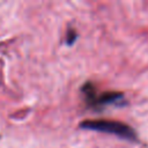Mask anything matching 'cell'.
Instances as JSON below:
<instances>
[{
	"label": "cell",
	"mask_w": 148,
	"mask_h": 148,
	"mask_svg": "<svg viewBox=\"0 0 148 148\" xmlns=\"http://www.w3.org/2000/svg\"><path fill=\"white\" fill-rule=\"evenodd\" d=\"M80 126L84 130L103 132L108 134H114L126 140L135 141L136 133L128 125L117 121V120H105V119H94V120H84L80 124Z\"/></svg>",
	"instance_id": "cell-1"
},
{
	"label": "cell",
	"mask_w": 148,
	"mask_h": 148,
	"mask_svg": "<svg viewBox=\"0 0 148 148\" xmlns=\"http://www.w3.org/2000/svg\"><path fill=\"white\" fill-rule=\"evenodd\" d=\"M82 92L84 95V99L88 105L92 108H98L102 105H108V104H113L117 103L118 101L123 99V94L121 92H103V94H97L96 88L92 86V83L87 82L83 88Z\"/></svg>",
	"instance_id": "cell-2"
},
{
	"label": "cell",
	"mask_w": 148,
	"mask_h": 148,
	"mask_svg": "<svg viewBox=\"0 0 148 148\" xmlns=\"http://www.w3.org/2000/svg\"><path fill=\"white\" fill-rule=\"evenodd\" d=\"M76 38H77L76 31H75L74 29L69 28V29L67 30V34H66V43H67L68 45H71V44H73V43L75 42Z\"/></svg>",
	"instance_id": "cell-3"
}]
</instances>
